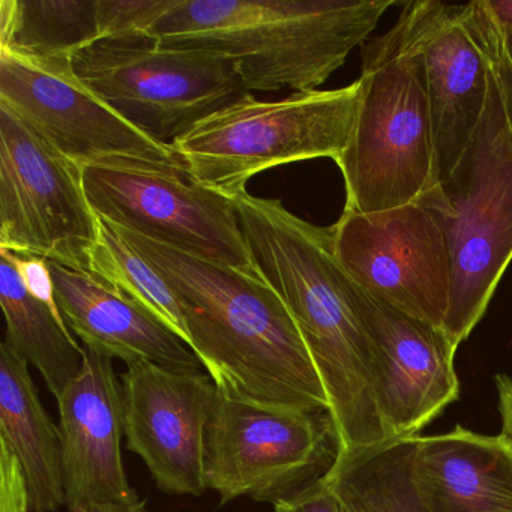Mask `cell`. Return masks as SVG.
<instances>
[{"instance_id": "cell-6", "label": "cell", "mask_w": 512, "mask_h": 512, "mask_svg": "<svg viewBox=\"0 0 512 512\" xmlns=\"http://www.w3.org/2000/svg\"><path fill=\"white\" fill-rule=\"evenodd\" d=\"M358 101V80L280 101L250 94L197 122L172 148L194 182L235 200L247 193L251 178L274 167L317 158L337 163L352 136Z\"/></svg>"}, {"instance_id": "cell-27", "label": "cell", "mask_w": 512, "mask_h": 512, "mask_svg": "<svg viewBox=\"0 0 512 512\" xmlns=\"http://www.w3.org/2000/svg\"><path fill=\"white\" fill-rule=\"evenodd\" d=\"M0 250H4V248H0ZM8 254L13 259L28 292L34 298L40 299L41 302L61 313L58 301H56L55 281H53L52 271H50L49 260L41 259V257L20 256L11 251H8Z\"/></svg>"}, {"instance_id": "cell-12", "label": "cell", "mask_w": 512, "mask_h": 512, "mask_svg": "<svg viewBox=\"0 0 512 512\" xmlns=\"http://www.w3.org/2000/svg\"><path fill=\"white\" fill-rule=\"evenodd\" d=\"M0 103L80 167L103 160L181 164L172 146L137 130L71 68V59L0 52Z\"/></svg>"}, {"instance_id": "cell-17", "label": "cell", "mask_w": 512, "mask_h": 512, "mask_svg": "<svg viewBox=\"0 0 512 512\" xmlns=\"http://www.w3.org/2000/svg\"><path fill=\"white\" fill-rule=\"evenodd\" d=\"M56 301L68 328L94 350L125 364L152 362L176 371H203L190 346L154 314L122 298L86 272L49 262Z\"/></svg>"}, {"instance_id": "cell-1", "label": "cell", "mask_w": 512, "mask_h": 512, "mask_svg": "<svg viewBox=\"0 0 512 512\" xmlns=\"http://www.w3.org/2000/svg\"><path fill=\"white\" fill-rule=\"evenodd\" d=\"M232 202L257 268L289 308L325 386L337 451L391 440L377 403L373 337L331 227L301 220L280 199L245 193Z\"/></svg>"}, {"instance_id": "cell-25", "label": "cell", "mask_w": 512, "mask_h": 512, "mask_svg": "<svg viewBox=\"0 0 512 512\" xmlns=\"http://www.w3.org/2000/svg\"><path fill=\"white\" fill-rule=\"evenodd\" d=\"M473 8H475L485 50L490 59L491 71L499 88L500 100H502L506 122L512 136V29L509 31L497 29L488 17L482 0H473Z\"/></svg>"}, {"instance_id": "cell-5", "label": "cell", "mask_w": 512, "mask_h": 512, "mask_svg": "<svg viewBox=\"0 0 512 512\" xmlns=\"http://www.w3.org/2000/svg\"><path fill=\"white\" fill-rule=\"evenodd\" d=\"M416 202L436 218L452 266L443 331L460 346L476 328L512 260V136L493 71L487 107L442 184Z\"/></svg>"}, {"instance_id": "cell-26", "label": "cell", "mask_w": 512, "mask_h": 512, "mask_svg": "<svg viewBox=\"0 0 512 512\" xmlns=\"http://www.w3.org/2000/svg\"><path fill=\"white\" fill-rule=\"evenodd\" d=\"M31 493L19 458L0 442V512H29Z\"/></svg>"}, {"instance_id": "cell-24", "label": "cell", "mask_w": 512, "mask_h": 512, "mask_svg": "<svg viewBox=\"0 0 512 512\" xmlns=\"http://www.w3.org/2000/svg\"><path fill=\"white\" fill-rule=\"evenodd\" d=\"M173 0H98L100 40L149 34Z\"/></svg>"}, {"instance_id": "cell-3", "label": "cell", "mask_w": 512, "mask_h": 512, "mask_svg": "<svg viewBox=\"0 0 512 512\" xmlns=\"http://www.w3.org/2000/svg\"><path fill=\"white\" fill-rule=\"evenodd\" d=\"M394 0H173L148 35L220 53L248 91H317L373 34Z\"/></svg>"}, {"instance_id": "cell-8", "label": "cell", "mask_w": 512, "mask_h": 512, "mask_svg": "<svg viewBox=\"0 0 512 512\" xmlns=\"http://www.w3.org/2000/svg\"><path fill=\"white\" fill-rule=\"evenodd\" d=\"M92 212L113 226L242 271L259 272L232 200L194 182L182 164H86Z\"/></svg>"}, {"instance_id": "cell-28", "label": "cell", "mask_w": 512, "mask_h": 512, "mask_svg": "<svg viewBox=\"0 0 512 512\" xmlns=\"http://www.w3.org/2000/svg\"><path fill=\"white\" fill-rule=\"evenodd\" d=\"M272 505L275 512H343L337 497L320 478Z\"/></svg>"}, {"instance_id": "cell-2", "label": "cell", "mask_w": 512, "mask_h": 512, "mask_svg": "<svg viewBox=\"0 0 512 512\" xmlns=\"http://www.w3.org/2000/svg\"><path fill=\"white\" fill-rule=\"evenodd\" d=\"M113 227L178 299L188 346L214 382L257 403L329 413L328 394L301 332L262 272L211 262Z\"/></svg>"}, {"instance_id": "cell-14", "label": "cell", "mask_w": 512, "mask_h": 512, "mask_svg": "<svg viewBox=\"0 0 512 512\" xmlns=\"http://www.w3.org/2000/svg\"><path fill=\"white\" fill-rule=\"evenodd\" d=\"M217 385L203 371H176L148 361L122 374L127 448L145 461L160 490L202 496L206 433Z\"/></svg>"}, {"instance_id": "cell-16", "label": "cell", "mask_w": 512, "mask_h": 512, "mask_svg": "<svg viewBox=\"0 0 512 512\" xmlns=\"http://www.w3.org/2000/svg\"><path fill=\"white\" fill-rule=\"evenodd\" d=\"M65 506L82 512L92 503H136L125 472L122 385L113 359L86 349L80 373L58 398Z\"/></svg>"}, {"instance_id": "cell-18", "label": "cell", "mask_w": 512, "mask_h": 512, "mask_svg": "<svg viewBox=\"0 0 512 512\" xmlns=\"http://www.w3.org/2000/svg\"><path fill=\"white\" fill-rule=\"evenodd\" d=\"M415 478L430 512H512V445L457 425L419 437Z\"/></svg>"}, {"instance_id": "cell-31", "label": "cell", "mask_w": 512, "mask_h": 512, "mask_svg": "<svg viewBox=\"0 0 512 512\" xmlns=\"http://www.w3.org/2000/svg\"><path fill=\"white\" fill-rule=\"evenodd\" d=\"M82 512H146V500L140 499L136 503H92Z\"/></svg>"}, {"instance_id": "cell-19", "label": "cell", "mask_w": 512, "mask_h": 512, "mask_svg": "<svg viewBox=\"0 0 512 512\" xmlns=\"http://www.w3.org/2000/svg\"><path fill=\"white\" fill-rule=\"evenodd\" d=\"M0 442L19 458L35 512L65 505L62 434L41 403L29 364L0 346Z\"/></svg>"}, {"instance_id": "cell-21", "label": "cell", "mask_w": 512, "mask_h": 512, "mask_svg": "<svg viewBox=\"0 0 512 512\" xmlns=\"http://www.w3.org/2000/svg\"><path fill=\"white\" fill-rule=\"evenodd\" d=\"M0 305L7 323L4 343L40 371L58 400L82 370L85 347L76 343L59 311L28 292L5 250H0Z\"/></svg>"}, {"instance_id": "cell-13", "label": "cell", "mask_w": 512, "mask_h": 512, "mask_svg": "<svg viewBox=\"0 0 512 512\" xmlns=\"http://www.w3.org/2000/svg\"><path fill=\"white\" fill-rule=\"evenodd\" d=\"M401 16L424 62L433 121V188L449 178L481 124L490 91V59L473 2L413 0Z\"/></svg>"}, {"instance_id": "cell-11", "label": "cell", "mask_w": 512, "mask_h": 512, "mask_svg": "<svg viewBox=\"0 0 512 512\" xmlns=\"http://www.w3.org/2000/svg\"><path fill=\"white\" fill-rule=\"evenodd\" d=\"M331 233L335 257L359 289L443 329L451 301V257L439 223L424 205L343 212Z\"/></svg>"}, {"instance_id": "cell-9", "label": "cell", "mask_w": 512, "mask_h": 512, "mask_svg": "<svg viewBox=\"0 0 512 512\" xmlns=\"http://www.w3.org/2000/svg\"><path fill=\"white\" fill-rule=\"evenodd\" d=\"M97 241L82 167L0 103V248L89 274Z\"/></svg>"}, {"instance_id": "cell-29", "label": "cell", "mask_w": 512, "mask_h": 512, "mask_svg": "<svg viewBox=\"0 0 512 512\" xmlns=\"http://www.w3.org/2000/svg\"><path fill=\"white\" fill-rule=\"evenodd\" d=\"M499 392V410L502 416V434L512 445V377L497 374L494 377Z\"/></svg>"}, {"instance_id": "cell-22", "label": "cell", "mask_w": 512, "mask_h": 512, "mask_svg": "<svg viewBox=\"0 0 512 512\" xmlns=\"http://www.w3.org/2000/svg\"><path fill=\"white\" fill-rule=\"evenodd\" d=\"M97 41L98 0H0V52L71 59Z\"/></svg>"}, {"instance_id": "cell-10", "label": "cell", "mask_w": 512, "mask_h": 512, "mask_svg": "<svg viewBox=\"0 0 512 512\" xmlns=\"http://www.w3.org/2000/svg\"><path fill=\"white\" fill-rule=\"evenodd\" d=\"M206 433V484L221 505L238 497L275 503L316 481L335 436L328 412L269 406L215 382Z\"/></svg>"}, {"instance_id": "cell-20", "label": "cell", "mask_w": 512, "mask_h": 512, "mask_svg": "<svg viewBox=\"0 0 512 512\" xmlns=\"http://www.w3.org/2000/svg\"><path fill=\"white\" fill-rule=\"evenodd\" d=\"M418 436L335 452L320 476L343 512H430L415 478Z\"/></svg>"}, {"instance_id": "cell-15", "label": "cell", "mask_w": 512, "mask_h": 512, "mask_svg": "<svg viewBox=\"0 0 512 512\" xmlns=\"http://www.w3.org/2000/svg\"><path fill=\"white\" fill-rule=\"evenodd\" d=\"M377 358V403L391 439L413 437L460 395L455 350L443 329L359 289Z\"/></svg>"}, {"instance_id": "cell-23", "label": "cell", "mask_w": 512, "mask_h": 512, "mask_svg": "<svg viewBox=\"0 0 512 512\" xmlns=\"http://www.w3.org/2000/svg\"><path fill=\"white\" fill-rule=\"evenodd\" d=\"M89 274L122 298L154 314L188 344L184 314L166 281L127 244L112 224L100 217Z\"/></svg>"}, {"instance_id": "cell-30", "label": "cell", "mask_w": 512, "mask_h": 512, "mask_svg": "<svg viewBox=\"0 0 512 512\" xmlns=\"http://www.w3.org/2000/svg\"><path fill=\"white\" fill-rule=\"evenodd\" d=\"M482 5L497 29H512V0H482Z\"/></svg>"}, {"instance_id": "cell-7", "label": "cell", "mask_w": 512, "mask_h": 512, "mask_svg": "<svg viewBox=\"0 0 512 512\" xmlns=\"http://www.w3.org/2000/svg\"><path fill=\"white\" fill-rule=\"evenodd\" d=\"M71 68L137 130L169 146L251 94L227 56L167 49L148 34L97 41L71 58Z\"/></svg>"}, {"instance_id": "cell-4", "label": "cell", "mask_w": 512, "mask_h": 512, "mask_svg": "<svg viewBox=\"0 0 512 512\" xmlns=\"http://www.w3.org/2000/svg\"><path fill=\"white\" fill-rule=\"evenodd\" d=\"M358 112L337 166L349 214L416 202L433 182L434 140L424 62L406 20L362 50Z\"/></svg>"}]
</instances>
